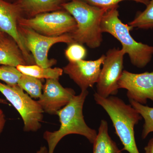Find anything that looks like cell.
Masks as SVG:
<instances>
[{
  "label": "cell",
  "instance_id": "obj_1",
  "mask_svg": "<svg viewBox=\"0 0 153 153\" xmlns=\"http://www.w3.org/2000/svg\"><path fill=\"white\" fill-rule=\"evenodd\" d=\"M88 94L87 90H81L79 95H74L70 101L57 112L60 122L59 129L54 131L44 132L43 137L48 144V153H54L60 140L66 136L76 134L85 137L93 144L96 137V131L90 128L85 123L83 107Z\"/></svg>",
  "mask_w": 153,
  "mask_h": 153
},
{
  "label": "cell",
  "instance_id": "obj_2",
  "mask_svg": "<svg viewBox=\"0 0 153 153\" xmlns=\"http://www.w3.org/2000/svg\"><path fill=\"white\" fill-rule=\"evenodd\" d=\"M62 7L76 21V30L70 34L74 42L91 49L100 47L102 41V19L111 7H100L82 0H71L63 3Z\"/></svg>",
  "mask_w": 153,
  "mask_h": 153
},
{
  "label": "cell",
  "instance_id": "obj_3",
  "mask_svg": "<svg viewBox=\"0 0 153 153\" xmlns=\"http://www.w3.org/2000/svg\"><path fill=\"white\" fill-rule=\"evenodd\" d=\"M97 104L106 111L119 137L123 149L129 153H140L134 137V128L142 119L131 105L126 104L120 98L114 96L104 98L96 92L94 94Z\"/></svg>",
  "mask_w": 153,
  "mask_h": 153
},
{
  "label": "cell",
  "instance_id": "obj_4",
  "mask_svg": "<svg viewBox=\"0 0 153 153\" xmlns=\"http://www.w3.org/2000/svg\"><path fill=\"white\" fill-rule=\"evenodd\" d=\"M118 7H112L104 14L101 21L102 32L109 33L120 42L122 49L128 55L132 65L138 68H144L152 60L153 47L134 39L130 34L133 28L119 19Z\"/></svg>",
  "mask_w": 153,
  "mask_h": 153
},
{
  "label": "cell",
  "instance_id": "obj_5",
  "mask_svg": "<svg viewBox=\"0 0 153 153\" xmlns=\"http://www.w3.org/2000/svg\"><path fill=\"white\" fill-rule=\"evenodd\" d=\"M0 92L19 113L24 123V131L36 132L41 128L44 111L42 107L18 84L9 85L0 82Z\"/></svg>",
  "mask_w": 153,
  "mask_h": 153
},
{
  "label": "cell",
  "instance_id": "obj_6",
  "mask_svg": "<svg viewBox=\"0 0 153 153\" xmlns=\"http://www.w3.org/2000/svg\"><path fill=\"white\" fill-rule=\"evenodd\" d=\"M18 25L50 37L70 34L76 27L75 19L63 9L39 14L29 19L22 17L19 19Z\"/></svg>",
  "mask_w": 153,
  "mask_h": 153
},
{
  "label": "cell",
  "instance_id": "obj_7",
  "mask_svg": "<svg viewBox=\"0 0 153 153\" xmlns=\"http://www.w3.org/2000/svg\"><path fill=\"white\" fill-rule=\"evenodd\" d=\"M18 31L25 48L33 56L36 65L44 68L51 67L57 63V60L48 57L49 49L53 45L59 43L68 44L74 42L70 34L48 37L19 25Z\"/></svg>",
  "mask_w": 153,
  "mask_h": 153
},
{
  "label": "cell",
  "instance_id": "obj_8",
  "mask_svg": "<svg viewBox=\"0 0 153 153\" xmlns=\"http://www.w3.org/2000/svg\"><path fill=\"white\" fill-rule=\"evenodd\" d=\"M123 49H110L105 55L98 81L97 93L104 98L116 94L118 91L119 80L123 70Z\"/></svg>",
  "mask_w": 153,
  "mask_h": 153
},
{
  "label": "cell",
  "instance_id": "obj_9",
  "mask_svg": "<svg viewBox=\"0 0 153 153\" xmlns=\"http://www.w3.org/2000/svg\"><path fill=\"white\" fill-rule=\"evenodd\" d=\"M118 85L119 89L127 90L129 100L143 105L148 99L153 101V71L136 74L123 70Z\"/></svg>",
  "mask_w": 153,
  "mask_h": 153
},
{
  "label": "cell",
  "instance_id": "obj_10",
  "mask_svg": "<svg viewBox=\"0 0 153 153\" xmlns=\"http://www.w3.org/2000/svg\"><path fill=\"white\" fill-rule=\"evenodd\" d=\"M105 55H102L94 60H81L69 62L63 68V72L67 74L81 90H87L97 83L102 65L104 62Z\"/></svg>",
  "mask_w": 153,
  "mask_h": 153
},
{
  "label": "cell",
  "instance_id": "obj_11",
  "mask_svg": "<svg viewBox=\"0 0 153 153\" xmlns=\"http://www.w3.org/2000/svg\"><path fill=\"white\" fill-rule=\"evenodd\" d=\"M21 11L15 3L0 0V31L13 38L22 50L27 65L36 64L34 58L25 48L18 31Z\"/></svg>",
  "mask_w": 153,
  "mask_h": 153
},
{
  "label": "cell",
  "instance_id": "obj_12",
  "mask_svg": "<svg viewBox=\"0 0 153 153\" xmlns=\"http://www.w3.org/2000/svg\"><path fill=\"white\" fill-rule=\"evenodd\" d=\"M75 95L73 89L63 87L59 79H47L38 102L44 112L56 115L57 111L66 106Z\"/></svg>",
  "mask_w": 153,
  "mask_h": 153
},
{
  "label": "cell",
  "instance_id": "obj_13",
  "mask_svg": "<svg viewBox=\"0 0 153 153\" xmlns=\"http://www.w3.org/2000/svg\"><path fill=\"white\" fill-rule=\"evenodd\" d=\"M22 18H32L39 14L63 10L62 0H17Z\"/></svg>",
  "mask_w": 153,
  "mask_h": 153
},
{
  "label": "cell",
  "instance_id": "obj_14",
  "mask_svg": "<svg viewBox=\"0 0 153 153\" xmlns=\"http://www.w3.org/2000/svg\"><path fill=\"white\" fill-rule=\"evenodd\" d=\"M0 65L16 67L19 65H27L16 42L8 35L0 43Z\"/></svg>",
  "mask_w": 153,
  "mask_h": 153
},
{
  "label": "cell",
  "instance_id": "obj_15",
  "mask_svg": "<svg viewBox=\"0 0 153 153\" xmlns=\"http://www.w3.org/2000/svg\"><path fill=\"white\" fill-rule=\"evenodd\" d=\"M93 153H123L113 140L108 132V125L102 120L99 128L98 133L93 143Z\"/></svg>",
  "mask_w": 153,
  "mask_h": 153
},
{
  "label": "cell",
  "instance_id": "obj_16",
  "mask_svg": "<svg viewBox=\"0 0 153 153\" xmlns=\"http://www.w3.org/2000/svg\"><path fill=\"white\" fill-rule=\"evenodd\" d=\"M22 74L30 75L39 79H59L63 73V68H44L36 65H19L16 67Z\"/></svg>",
  "mask_w": 153,
  "mask_h": 153
},
{
  "label": "cell",
  "instance_id": "obj_17",
  "mask_svg": "<svg viewBox=\"0 0 153 153\" xmlns=\"http://www.w3.org/2000/svg\"><path fill=\"white\" fill-rule=\"evenodd\" d=\"M18 85L32 98L39 99L42 94L44 85L41 79L22 74Z\"/></svg>",
  "mask_w": 153,
  "mask_h": 153
},
{
  "label": "cell",
  "instance_id": "obj_18",
  "mask_svg": "<svg viewBox=\"0 0 153 153\" xmlns=\"http://www.w3.org/2000/svg\"><path fill=\"white\" fill-rule=\"evenodd\" d=\"M129 101L131 106L144 120L142 138L145 139L149 134L153 132V108L144 105L131 100H129Z\"/></svg>",
  "mask_w": 153,
  "mask_h": 153
},
{
  "label": "cell",
  "instance_id": "obj_19",
  "mask_svg": "<svg viewBox=\"0 0 153 153\" xmlns=\"http://www.w3.org/2000/svg\"><path fill=\"white\" fill-rule=\"evenodd\" d=\"M128 25L133 28L143 30L153 28V0H149L146 9L137 14L133 20L129 22Z\"/></svg>",
  "mask_w": 153,
  "mask_h": 153
},
{
  "label": "cell",
  "instance_id": "obj_20",
  "mask_svg": "<svg viewBox=\"0 0 153 153\" xmlns=\"http://www.w3.org/2000/svg\"><path fill=\"white\" fill-rule=\"evenodd\" d=\"M22 74L16 67L5 65L0 66V80L7 85L18 84Z\"/></svg>",
  "mask_w": 153,
  "mask_h": 153
},
{
  "label": "cell",
  "instance_id": "obj_21",
  "mask_svg": "<svg viewBox=\"0 0 153 153\" xmlns=\"http://www.w3.org/2000/svg\"><path fill=\"white\" fill-rule=\"evenodd\" d=\"M87 55V50L82 44L73 42L68 44L65 51V57L69 62L84 60Z\"/></svg>",
  "mask_w": 153,
  "mask_h": 153
},
{
  "label": "cell",
  "instance_id": "obj_22",
  "mask_svg": "<svg viewBox=\"0 0 153 153\" xmlns=\"http://www.w3.org/2000/svg\"><path fill=\"white\" fill-rule=\"evenodd\" d=\"M91 5L97 6L100 7H112L124 1H134L137 3L143 4L146 6L149 0H82Z\"/></svg>",
  "mask_w": 153,
  "mask_h": 153
},
{
  "label": "cell",
  "instance_id": "obj_23",
  "mask_svg": "<svg viewBox=\"0 0 153 153\" xmlns=\"http://www.w3.org/2000/svg\"><path fill=\"white\" fill-rule=\"evenodd\" d=\"M6 123L5 115L2 110L0 108V135L4 130Z\"/></svg>",
  "mask_w": 153,
  "mask_h": 153
},
{
  "label": "cell",
  "instance_id": "obj_24",
  "mask_svg": "<svg viewBox=\"0 0 153 153\" xmlns=\"http://www.w3.org/2000/svg\"><path fill=\"white\" fill-rule=\"evenodd\" d=\"M144 150L145 153H153V138L149 141Z\"/></svg>",
  "mask_w": 153,
  "mask_h": 153
},
{
  "label": "cell",
  "instance_id": "obj_25",
  "mask_svg": "<svg viewBox=\"0 0 153 153\" xmlns=\"http://www.w3.org/2000/svg\"><path fill=\"white\" fill-rule=\"evenodd\" d=\"M47 152H48V149L46 146H42L36 152V153H46Z\"/></svg>",
  "mask_w": 153,
  "mask_h": 153
},
{
  "label": "cell",
  "instance_id": "obj_26",
  "mask_svg": "<svg viewBox=\"0 0 153 153\" xmlns=\"http://www.w3.org/2000/svg\"><path fill=\"white\" fill-rule=\"evenodd\" d=\"M7 35L5 33H4L3 32H1V31H0V43L2 41L3 39Z\"/></svg>",
  "mask_w": 153,
  "mask_h": 153
},
{
  "label": "cell",
  "instance_id": "obj_27",
  "mask_svg": "<svg viewBox=\"0 0 153 153\" xmlns=\"http://www.w3.org/2000/svg\"><path fill=\"white\" fill-rule=\"evenodd\" d=\"M0 104L9 105V103L7 100L0 98Z\"/></svg>",
  "mask_w": 153,
  "mask_h": 153
},
{
  "label": "cell",
  "instance_id": "obj_28",
  "mask_svg": "<svg viewBox=\"0 0 153 153\" xmlns=\"http://www.w3.org/2000/svg\"><path fill=\"white\" fill-rule=\"evenodd\" d=\"M6 1L14 3L17 1V0H6Z\"/></svg>",
  "mask_w": 153,
  "mask_h": 153
},
{
  "label": "cell",
  "instance_id": "obj_29",
  "mask_svg": "<svg viewBox=\"0 0 153 153\" xmlns=\"http://www.w3.org/2000/svg\"><path fill=\"white\" fill-rule=\"evenodd\" d=\"M63 2H66L69 1H71V0H62Z\"/></svg>",
  "mask_w": 153,
  "mask_h": 153
},
{
  "label": "cell",
  "instance_id": "obj_30",
  "mask_svg": "<svg viewBox=\"0 0 153 153\" xmlns=\"http://www.w3.org/2000/svg\"><path fill=\"white\" fill-rule=\"evenodd\" d=\"M46 153H48V152H47Z\"/></svg>",
  "mask_w": 153,
  "mask_h": 153
}]
</instances>
